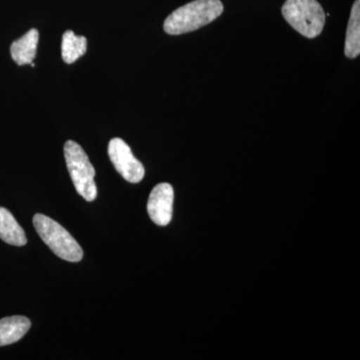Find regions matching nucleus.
<instances>
[{
	"label": "nucleus",
	"mask_w": 360,
	"mask_h": 360,
	"mask_svg": "<svg viewBox=\"0 0 360 360\" xmlns=\"http://www.w3.org/2000/svg\"><path fill=\"white\" fill-rule=\"evenodd\" d=\"M222 13L224 4L220 0H194L170 14L163 28L170 35L184 34L210 25Z\"/></svg>",
	"instance_id": "f257e3e1"
},
{
	"label": "nucleus",
	"mask_w": 360,
	"mask_h": 360,
	"mask_svg": "<svg viewBox=\"0 0 360 360\" xmlns=\"http://www.w3.org/2000/svg\"><path fill=\"white\" fill-rule=\"evenodd\" d=\"M283 15L296 32L309 39L319 37L326 25V14L316 0H286Z\"/></svg>",
	"instance_id": "7ed1b4c3"
},
{
	"label": "nucleus",
	"mask_w": 360,
	"mask_h": 360,
	"mask_svg": "<svg viewBox=\"0 0 360 360\" xmlns=\"http://www.w3.org/2000/svg\"><path fill=\"white\" fill-rule=\"evenodd\" d=\"M108 155L118 174L130 184H139L143 179L146 169L135 158L131 149L122 139H112L108 144Z\"/></svg>",
	"instance_id": "39448f33"
},
{
	"label": "nucleus",
	"mask_w": 360,
	"mask_h": 360,
	"mask_svg": "<svg viewBox=\"0 0 360 360\" xmlns=\"http://www.w3.org/2000/svg\"><path fill=\"white\" fill-rule=\"evenodd\" d=\"M345 52L348 58H357L360 53V0H355L350 13Z\"/></svg>",
	"instance_id": "9d476101"
},
{
	"label": "nucleus",
	"mask_w": 360,
	"mask_h": 360,
	"mask_svg": "<svg viewBox=\"0 0 360 360\" xmlns=\"http://www.w3.org/2000/svg\"><path fill=\"white\" fill-rule=\"evenodd\" d=\"M174 191L169 184H158L151 191L148 212L151 220L160 226H167L172 219Z\"/></svg>",
	"instance_id": "423d86ee"
},
{
	"label": "nucleus",
	"mask_w": 360,
	"mask_h": 360,
	"mask_svg": "<svg viewBox=\"0 0 360 360\" xmlns=\"http://www.w3.org/2000/svg\"><path fill=\"white\" fill-rule=\"evenodd\" d=\"M0 238L14 246H23L27 243L25 231L11 212L4 207H0Z\"/></svg>",
	"instance_id": "1a4fd4ad"
},
{
	"label": "nucleus",
	"mask_w": 360,
	"mask_h": 360,
	"mask_svg": "<svg viewBox=\"0 0 360 360\" xmlns=\"http://www.w3.org/2000/svg\"><path fill=\"white\" fill-rule=\"evenodd\" d=\"M33 225L45 245L61 259L78 262L84 258V250L77 241L56 220L46 215L35 214Z\"/></svg>",
	"instance_id": "f03ea898"
},
{
	"label": "nucleus",
	"mask_w": 360,
	"mask_h": 360,
	"mask_svg": "<svg viewBox=\"0 0 360 360\" xmlns=\"http://www.w3.org/2000/svg\"><path fill=\"white\" fill-rule=\"evenodd\" d=\"M30 326L32 321L21 315L0 319V347L18 342L27 333Z\"/></svg>",
	"instance_id": "0eeeda50"
},
{
	"label": "nucleus",
	"mask_w": 360,
	"mask_h": 360,
	"mask_svg": "<svg viewBox=\"0 0 360 360\" xmlns=\"http://www.w3.org/2000/svg\"><path fill=\"white\" fill-rule=\"evenodd\" d=\"M65 158L71 179L79 195L86 201H94L97 196L94 176L96 169L89 156L77 142L68 141L65 144Z\"/></svg>",
	"instance_id": "20e7f679"
},
{
	"label": "nucleus",
	"mask_w": 360,
	"mask_h": 360,
	"mask_svg": "<svg viewBox=\"0 0 360 360\" xmlns=\"http://www.w3.org/2000/svg\"><path fill=\"white\" fill-rule=\"evenodd\" d=\"M39 33L32 28L26 32L21 39L15 40L11 46L13 59L18 65H30L37 56Z\"/></svg>",
	"instance_id": "6e6552de"
},
{
	"label": "nucleus",
	"mask_w": 360,
	"mask_h": 360,
	"mask_svg": "<svg viewBox=\"0 0 360 360\" xmlns=\"http://www.w3.org/2000/svg\"><path fill=\"white\" fill-rule=\"evenodd\" d=\"M86 49L87 40L84 37H77L71 30L65 32L61 44V54L65 63L71 65L75 63L78 58L84 56Z\"/></svg>",
	"instance_id": "9b49d317"
}]
</instances>
